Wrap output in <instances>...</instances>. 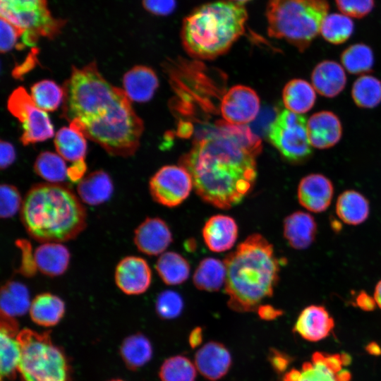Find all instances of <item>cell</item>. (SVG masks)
I'll list each match as a JSON object with an SVG mask.
<instances>
[{"mask_svg":"<svg viewBox=\"0 0 381 381\" xmlns=\"http://www.w3.org/2000/svg\"><path fill=\"white\" fill-rule=\"evenodd\" d=\"M267 359L273 370L277 373L284 372L291 362V358L287 354L274 348L270 349Z\"/></svg>","mask_w":381,"mask_h":381,"instance_id":"obj_46","label":"cell"},{"mask_svg":"<svg viewBox=\"0 0 381 381\" xmlns=\"http://www.w3.org/2000/svg\"><path fill=\"white\" fill-rule=\"evenodd\" d=\"M21 222L29 236L44 243L75 238L86 226L87 213L80 199L60 183L33 185L20 210Z\"/></svg>","mask_w":381,"mask_h":381,"instance_id":"obj_4","label":"cell"},{"mask_svg":"<svg viewBox=\"0 0 381 381\" xmlns=\"http://www.w3.org/2000/svg\"><path fill=\"white\" fill-rule=\"evenodd\" d=\"M62 117L109 155L127 157L140 145L143 122L124 90L111 85L97 64L73 68L63 85Z\"/></svg>","mask_w":381,"mask_h":381,"instance_id":"obj_2","label":"cell"},{"mask_svg":"<svg viewBox=\"0 0 381 381\" xmlns=\"http://www.w3.org/2000/svg\"><path fill=\"white\" fill-rule=\"evenodd\" d=\"M155 309L157 315L162 319L176 318L183 309V298L176 291H164L157 298Z\"/></svg>","mask_w":381,"mask_h":381,"instance_id":"obj_41","label":"cell"},{"mask_svg":"<svg viewBox=\"0 0 381 381\" xmlns=\"http://www.w3.org/2000/svg\"><path fill=\"white\" fill-rule=\"evenodd\" d=\"M193 188L190 173L181 165L162 167L152 176L149 183L153 200L168 207L181 204L188 197Z\"/></svg>","mask_w":381,"mask_h":381,"instance_id":"obj_11","label":"cell"},{"mask_svg":"<svg viewBox=\"0 0 381 381\" xmlns=\"http://www.w3.org/2000/svg\"><path fill=\"white\" fill-rule=\"evenodd\" d=\"M23 200L18 190L12 185L3 183L0 187V216L10 218L20 210Z\"/></svg>","mask_w":381,"mask_h":381,"instance_id":"obj_42","label":"cell"},{"mask_svg":"<svg viewBox=\"0 0 381 381\" xmlns=\"http://www.w3.org/2000/svg\"><path fill=\"white\" fill-rule=\"evenodd\" d=\"M118 288L127 295L145 292L151 284L150 267L145 260L137 256H127L117 264L114 274Z\"/></svg>","mask_w":381,"mask_h":381,"instance_id":"obj_14","label":"cell"},{"mask_svg":"<svg viewBox=\"0 0 381 381\" xmlns=\"http://www.w3.org/2000/svg\"><path fill=\"white\" fill-rule=\"evenodd\" d=\"M257 313L260 319L263 320H273L283 314L282 310L275 308L271 305H260Z\"/></svg>","mask_w":381,"mask_h":381,"instance_id":"obj_50","label":"cell"},{"mask_svg":"<svg viewBox=\"0 0 381 381\" xmlns=\"http://www.w3.org/2000/svg\"><path fill=\"white\" fill-rule=\"evenodd\" d=\"M194 364L205 379L217 381L229 371L232 357L229 350L222 343L210 341L196 351Z\"/></svg>","mask_w":381,"mask_h":381,"instance_id":"obj_16","label":"cell"},{"mask_svg":"<svg viewBox=\"0 0 381 381\" xmlns=\"http://www.w3.org/2000/svg\"><path fill=\"white\" fill-rule=\"evenodd\" d=\"M247 19L244 5L231 0L203 4L183 20V47L195 58L214 59L226 53L244 34Z\"/></svg>","mask_w":381,"mask_h":381,"instance_id":"obj_5","label":"cell"},{"mask_svg":"<svg viewBox=\"0 0 381 381\" xmlns=\"http://www.w3.org/2000/svg\"><path fill=\"white\" fill-rule=\"evenodd\" d=\"M339 10L344 15L361 18L367 16L373 8L374 0H335Z\"/></svg>","mask_w":381,"mask_h":381,"instance_id":"obj_43","label":"cell"},{"mask_svg":"<svg viewBox=\"0 0 381 381\" xmlns=\"http://www.w3.org/2000/svg\"><path fill=\"white\" fill-rule=\"evenodd\" d=\"M28 288L22 283L9 281L1 289V314L15 318L25 314L30 306Z\"/></svg>","mask_w":381,"mask_h":381,"instance_id":"obj_31","label":"cell"},{"mask_svg":"<svg viewBox=\"0 0 381 381\" xmlns=\"http://www.w3.org/2000/svg\"><path fill=\"white\" fill-rule=\"evenodd\" d=\"M203 332L200 327L193 328L188 336V343L192 349L198 347L202 342Z\"/></svg>","mask_w":381,"mask_h":381,"instance_id":"obj_52","label":"cell"},{"mask_svg":"<svg viewBox=\"0 0 381 381\" xmlns=\"http://www.w3.org/2000/svg\"><path fill=\"white\" fill-rule=\"evenodd\" d=\"M153 349L149 339L137 333L124 339L120 346V355L127 368L138 370L152 358Z\"/></svg>","mask_w":381,"mask_h":381,"instance_id":"obj_30","label":"cell"},{"mask_svg":"<svg viewBox=\"0 0 381 381\" xmlns=\"http://www.w3.org/2000/svg\"><path fill=\"white\" fill-rule=\"evenodd\" d=\"M37 53L38 50L37 49H32L25 61L21 64L15 67L12 73L13 76L16 78H20L29 71L32 70L36 64Z\"/></svg>","mask_w":381,"mask_h":381,"instance_id":"obj_48","label":"cell"},{"mask_svg":"<svg viewBox=\"0 0 381 381\" xmlns=\"http://www.w3.org/2000/svg\"><path fill=\"white\" fill-rule=\"evenodd\" d=\"M167 223L159 217L146 218L135 230L133 241L137 248L148 255H157L172 242Z\"/></svg>","mask_w":381,"mask_h":381,"instance_id":"obj_17","label":"cell"},{"mask_svg":"<svg viewBox=\"0 0 381 381\" xmlns=\"http://www.w3.org/2000/svg\"><path fill=\"white\" fill-rule=\"evenodd\" d=\"M31 320L37 325L49 327L57 325L65 313V304L58 296L51 293L37 295L31 301Z\"/></svg>","mask_w":381,"mask_h":381,"instance_id":"obj_26","label":"cell"},{"mask_svg":"<svg viewBox=\"0 0 381 381\" xmlns=\"http://www.w3.org/2000/svg\"><path fill=\"white\" fill-rule=\"evenodd\" d=\"M35 173L51 183H60L66 180L68 168L64 159L57 154L46 151L41 152L34 164Z\"/></svg>","mask_w":381,"mask_h":381,"instance_id":"obj_37","label":"cell"},{"mask_svg":"<svg viewBox=\"0 0 381 381\" xmlns=\"http://www.w3.org/2000/svg\"><path fill=\"white\" fill-rule=\"evenodd\" d=\"M335 210L338 217L345 224L358 225L363 223L370 214V203L361 193L346 190L337 198Z\"/></svg>","mask_w":381,"mask_h":381,"instance_id":"obj_28","label":"cell"},{"mask_svg":"<svg viewBox=\"0 0 381 381\" xmlns=\"http://www.w3.org/2000/svg\"><path fill=\"white\" fill-rule=\"evenodd\" d=\"M7 107L11 114L22 124L20 138L24 145L49 139L54 135V128L46 111L40 109L23 87L14 90L10 95Z\"/></svg>","mask_w":381,"mask_h":381,"instance_id":"obj_10","label":"cell"},{"mask_svg":"<svg viewBox=\"0 0 381 381\" xmlns=\"http://www.w3.org/2000/svg\"><path fill=\"white\" fill-rule=\"evenodd\" d=\"M30 92L35 104L44 111H55L63 102V87L51 80H43L35 83L30 88Z\"/></svg>","mask_w":381,"mask_h":381,"instance_id":"obj_40","label":"cell"},{"mask_svg":"<svg viewBox=\"0 0 381 381\" xmlns=\"http://www.w3.org/2000/svg\"><path fill=\"white\" fill-rule=\"evenodd\" d=\"M109 381H124V380L117 378V379H112V380H110Z\"/></svg>","mask_w":381,"mask_h":381,"instance_id":"obj_57","label":"cell"},{"mask_svg":"<svg viewBox=\"0 0 381 381\" xmlns=\"http://www.w3.org/2000/svg\"><path fill=\"white\" fill-rule=\"evenodd\" d=\"M356 305L365 311H371L375 309L376 304L374 297L364 291H361L356 296Z\"/></svg>","mask_w":381,"mask_h":381,"instance_id":"obj_49","label":"cell"},{"mask_svg":"<svg viewBox=\"0 0 381 381\" xmlns=\"http://www.w3.org/2000/svg\"><path fill=\"white\" fill-rule=\"evenodd\" d=\"M329 9L327 0H269L266 8L268 35L303 52L320 33Z\"/></svg>","mask_w":381,"mask_h":381,"instance_id":"obj_6","label":"cell"},{"mask_svg":"<svg viewBox=\"0 0 381 381\" xmlns=\"http://www.w3.org/2000/svg\"><path fill=\"white\" fill-rule=\"evenodd\" d=\"M1 18L22 31L23 44L33 46L41 37L52 39L64 23L51 14L47 0H0Z\"/></svg>","mask_w":381,"mask_h":381,"instance_id":"obj_8","label":"cell"},{"mask_svg":"<svg viewBox=\"0 0 381 381\" xmlns=\"http://www.w3.org/2000/svg\"><path fill=\"white\" fill-rule=\"evenodd\" d=\"M155 268L162 280L168 285L181 284L190 274L187 260L172 251L163 253L158 258Z\"/></svg>","mask_w":381,"mask_h":381,"instance_id":"obj_33","label":"cell"},{"mask_svg":"<svg viewBox=\"0 0 381 381\" xmlns=\"http://www.w3.org/2000/svg\"><path fill=\"white\" fill-rule=\"evenodd\" d=\"M70 253L61 243H44L34 253L36 267L42 274L56 277L64 274L68 267Z\"/></svg>","mask_w":381,"mask_h":381,"instance_id":"obj_25","label":"cell"},{"mask_svg":"<svg viewBox=\"0 0 381 381\" xmlns=\"http://www.w3.org/2000/svg\"><path fill=\"white\" fill-rule=\"evenodd\" d=\"M261 149L260 138L248 126L220 121L196 140L180 165L190 173L194 190L204 202L227 210L252 190Z\"/></svg>","mask_w":381,"mask_h":381,"instance_id":"obj_1","label":"cell"},{"mask_svg":"<svg viewBox=\"0 0 381 381\" xmlns=\"http://www.w3.org/2000/svg\"><path fill=\"white\" fill-rule=\"evenodd\" d=\"M282 99L287 110L302 115L309 111L315 105L316 91L308 81L295 78L289 81L284 87Z\"/></svg>","mask_w":381,"mask_h":381,"instance_id":"obj_29","label":"cell"},{"mask_svg":"<svg viewBox=\"0 0 381 381\" xmlns=\"http://www.w3.org/2000/svg\"><path fill=\"white\" fill-rule=\"evenodd\" d=\"M86 168L85 160L73 162V165L68 168L67 176L73 182L80 181Z\"/></svg>","mask_w":381,"mask_h":381,"instance_id":"obj_51","label":"cell"},{"mask_svg":"<svg viewBox=\"0 0 381 381\" xmlns=\"http://www.w3.org/2000/svg\"><path fill=\"white\" fill-rule=\"evenodd\" d=\"M366 349L371 354H373V355L381 354V349L376 343L372 342L369 344L367 346Z\"/></svg>","mask_w":381,"mask_h":381,"instance_id":"obj_55","label":"cell"},{"mask_svg":"<svg viewBox=\"0 0 381 381\" xmlns=\"http://www.w3.org/2000/svg\"><path fill=\"white\" fill-rule=\"evenodd\" d=\"M54 145L65 160L73 162L85 160L87 152L85 138L70 126L63 127L57 131Z\"/></svg>","mask_w":381,"mask_h":381,"instance_id":"obj_34","label":"cell"},{"mask_svg":"<svg viewBox=\"0 0 381 381\" xmlns=\"http://www.w3.org/2000/svg\"><path fill=\"white\" fill-rule=\"evenodd\" d=\"M147 11L157 16L171 14L176 8V0H143Z\"/></svg>","mask_w":381,"mask_h":381,"instance_id":"obj_45","label":"cell"},{"mask_svg":"<svg viewBox=\"0 0 381 381\" xmlns=\"http://www.w3.org/2000/svg\"><path fill=\"white\" fill-rule=\"evenodd\" d=\"M16 159L15 149L13 145L7 141L0 143V167L1 169L8 168Z\"/></svg>","mask_w":381,"mask_h":381,"instance_id":"obj_47","label":"cell"},{"mask_svg":"<svg viewBox=\"0 0 381 381\" xmlns=\"http://www.w3.org/2000/svg\"><path fill=\"white\" fill-rule=\"evenodd\" d=\"M334 195L332 182L321 174H310L299 182L297 196L299 203L309 212H325Z\"/></svg>","mask_w":381,"mask_h":381,"instance_id":"obj_15","label":"cell"},{"mask_svg":"<svg viewBox=\"0 0 381 381\" xmlns=\"http://www.w3.org/2000/svg\"><path fill=\"white\" fill-rule=\"evenodd\" d=\"M351 97L354 103L363 109H372L381 102V81L376 77L363 74L353 83Z\"/></svg>","mask_w":381,"mask_h":381,"instance_id":"obj_35","label":"cell"},{"mask_svg":"<svg viewBox=\"0 0 381 381\" xmlns=\"http://www.w3.org/2000/svg\"><path fill=\"white\" fill-rule=\"evenodd\" d=\"M317 231V223L308 212L296 211L284 220V236L289 245L296 250L308 248L315 241Z\"/></svg>","mask_w":381,"mask_h":381,"instance_id":"obj_22","label":"cell"},{"mask_svg":"<svg viewBox=\"0 0 381 381\" xmlns=\"http://www.w3.org/2000/svg\"><path fill=\"white\" fill-rule=\"evenodd\" d=\"M349 361L346 354L315 352L311 361L303 364L298 381H349L350 373L342 368Z\"/></svg>","mask_w":381,"mask_h":381,"instance_id":"obj_13","label":"cell"},{"mask_svg":"<svg viewBox=\"0 0 381 381\" xmlns=\"http://www.w3.org/2000/svg\"><path fill=\"white\" fill-rule=\"evenodd\" d=\"M307 132L312 147L328 149L340 140L342 125L339 117L332 111H320L307 121Z\"/></svg>","mask_w":381,"mask_h":381,"instance_id":"obj_19","label":"cell"},{"mask_svg":"<svg viewBox=\"0 0 381 381\" xmlns=\"http://www.w3.org/2000/svg\"><path fill=\"white\" fill-rule=\"evenodd\" d=\"M374 298L375 300L376 304L381 309V280H380L375 287L374 291Z\"/></svg>","mask_w":381,"mask_h":381,"instance_id":"obj_54","label":"cell"},{"mask_svg":"<svg viewBox=\"0 0 381 381\" xmlns=\"http://www.w3.org/2000/svg\"><path fill=\"white\" fill-rule=\"evenodd\" d=\"M21 356L18 373L22 381H71V370L62 349L50 332L23 329L17 335Z\"/></svg>","mask_w":381,"mask_h":381,"instance_id":"obj_7","label":"cell"},{"mask_svg":"<svg viewBox=\"0 0 381 381\" xmlns=\"http://www.w3.org/2000/svg\"><path fill=\"white\" fill-rule=\"evenodd\" d=\"M0 49L5 53L13 49L23 32L7 20L1 18L0 23Z\"/></svg>","mask_w":381,"mask_h":381,"instance_id":"obj_44","label":"cell"},{"mask_svg":"<svg viewBox=\"0 0 381 381\" xmlns=\"http://www.w3.org/2000/svg\"><path fill=\"white\" fill-rule=\"evenodd\" d=\"M260 107V98L252 88L238 85L223 96L220 111L224 120L233 125H245L255 119Z\"/></svg>","mask_w":381,"mask_h":381,"instance_id":"obj_12","label":"cell"},{"mask_svg":"<svg viewBox=\"0 0 381 381\" xmlns=\"http://www.w3.org/2000/svg\"><path fill=\"white\" fill-rule=\"evenodd\" d=\"M18 322L15 318L1 314L0 346H1V376L12 380L18 373V365L21 356L20 344L17 339Z\"/></svg>","mask_w":381,"mask_h":381,"instance_id":"obj_18","label":"cell"},{"mask_svg":"<svg viewBox=\"0 0 381 381\" xmlns=\"http://www.w3.org/2000/svg\"><path fill=\"white\" fill-rule=\"evenodd\" d=\"M334 326V320L324 306L311 305L301 312L294 331L306 340L318 341L327 337Z\"/></svg>","mask_w":381,"mask_h":381,"instance_id":"obj_20","label":"cell"},{"mask_svg":"<svg viewBox=\"0 0 381 381\" xmlns=\"http://www.w3.org/2000/svg\"><path fill=\"white\" fill-rule=\"evenodd\" d=\"M353 32V23L347 16L331 13L323 20L320 30L322 37L333 44H341L347 41Z\"/></svg>","mask_w":381,"mask_h":381,"instance_id":"obj_38","label":"cell"},{"mask_svg":"<svg viewBox=\"0 0 381 381\" xmlns=\"http://www.w3.org/2000/svg\"><path fill=\"white\" fill-rule=\"evenodd\" d=\"M223 262L227 305L231 310L253 312L273 295L279 278V262L273 246L261 234L248 236Z\"/></svg>","mask_w":381,"mask_h":381,"instance_id":"obj_3","label":"cell"},{"mask_svg":"<svg viewBox=\"0 0 381 381\" xmlns=\"http://www.w3.org/2000/svg\"><path fill=\"white\" fill-rule=\"evenodd\" d=\"M238 230L236 222L232 217L216 214L205 222L202 234L206 246L211 251L222 253L234 245Z\"/></svg>","mask_w":381,"mask_h":381,"instance_id":"obj_21","label":"cell"},{"mask_svg":"<svg viewBox=\"0 0 381 381\" xmlns=\"http://www.w3.org/2000/svg\"><path fill=\"white\" fill-rule=\"evenodd\" d=\"M311 84L320 95L332 98L342 92L346 84L344 67L332 60L318 63L311 73Z\"/></svg>","mask_w":381,"mask_h":381,"instance_id":"obj_23","label":"cell"},{"mask_svg":"<svg viewBox=\"0 0 381 381\" xmlns=\"http://www.w3.org/2000/svg\"><path fill=\"white\" fill-rule=\"evenodd\" d=\"M226 274L224 262L214 258H205L195 270L193 281L199 290L217 291L225 283Z\"/></svg>","mask_w":381,"mask_h":381,"instance_id":"obj_32","label":"cell"},{"mask_svg":"<svg viewBox=\"0 0 381 381\" xmlns=\"http://www.w3.org/2000/svg\"><path fill=\"white\" fill-rule=\"evenodd\" d=\"M196 368L189 358L176 355L167 358L159 370L161 381H195Z\"/></svg>","mask_w":381,"mask_h":381,"instance_id":"obj_39","label":"cell"},{"mask_svg":"<svg viewBox=\"0 0 381 381\" xmlns=\"http://www.w3.org/2000/svg\"><path fill=\"white\" fill-rule=\"evenodd\" d=\"M112 181L103 170L89 174L82 179L77 186L80 199L89 205H98L107 201L111 196Z\"/></svg>","mask_w":381,"mask_h":381,"instance_id":"obj_27","label":"cell"},{"mask_svg":"<svg viewBox=\"0 0 381 381\" xmlns=\"http://www.w3.org/2000/svg\"><path fill=\"white\" fill-rule=\"evenodd\" d=\"M341 62L349 73L363 75L372 69L374 54L369 46L363 43L353 44L343 51Z\"/></svg>","mask_w":381,"mask_h":381,"instance_id":"obj_36","label":"cell"},{"mask_svg":"<svg viewBox=\"0 0 381 381\" xmlns=\"http://www.w3.org/2000/svg\"><path fill=\"white\" fill-rule=\"evenodd\" d=\"M234 2H236L237 4H242V5H244L245 3L250 1V0H231Z\"/></svg>","mask_w":381,"mask_h":381,"instance_id":"obj_56","label":"cell"},{"mask_svg":"<svg viewBox=\"0 0 381 381\" xmlns=\"http://www.w3.org/2000/svg\"><path fill=\"white\" fill-rule=\"evenodd\" d=\"M300 370L297 369H291L284 375L282 381H298L300 378Z\"/></svg>","mask_w":381,"mask_h":381,"instance_id":"obj_53","label":"cell"},{"mask_svg":"<svg viewBox=\"0 0 381 381\" xmlns=\"http://www.w3.org/2000/svg\"><path fill=\"white\" fill-rule=\"evenodd\" d=\"M268 137L281 155L292 163L304 162L312 154L307 120L287 109L281 111L271 123Z\"/></svg>","mask_w":381,"mask_h":381,"instance_id":"obj_9","label":"cell"},{"mask_svg":"<svg viewBox=\"0 0 381 381\" xmlns=\"http://www.w3.org/2000/svg\"><path fill=\"white\" fill-rule=\"evenodd\" d=\"M123 90L131 101H149L158 87L155 71L145 66H135L127 71L123 79Z\"/></svg>","mask_w":381,"mask_h":381,"instance_id":"obj_24","label":"cell"}]
</instances>
